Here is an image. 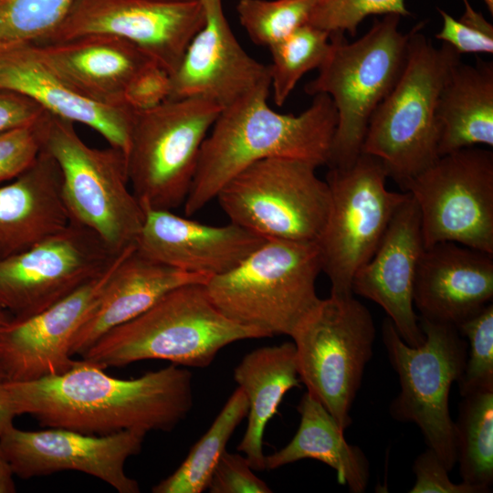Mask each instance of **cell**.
<instances>
[{
    "instance_id": "f35d334b",
    "label": "cell",
    "mask_w": 493,
    "mask_h": 493,
    "mask_svg": "<svg viewBox=\"0 0 493 493\" xmlns=\"http://www.w3.org/2000/svg\"><path fill=\"white\" fill-rule=\"evenodd\" d=\"M206 489L211 493H270L265 481L257 477L246 456L224 452Z\"/></svg>"
},
{
    "instance_id": "ba28073f",
    "label": "cell",
    "mask_w": 493,
    "mask_h": 493,
    "mask_svg": "<svg viewBox=\"0 0 493 493\" xmlns=\"http://www.w3.org/2000/svg\"><path fill=\"white\" fill-rule=\"evenodd\" d=\"M221 110L206 99L182 98L136 111L125 160L142 209L173 211L184 205L202 144Z\"/></svg>"
},
{
    "instance_id": "ee69618b",
    "label": "cell",
    "mask_w": 493,
    "mask_h": 493,
    "mask_svg": "<svg viewBox=\"0 0 493 493\" xmlns=\"http://www.w3.org/2000/svg\"><path fill=\"white\" fill-rule=\"evenodd\" d=\"M11 319V315L5 311L0 310V330ZM0 380H4L3 372L0 366Z\"/></svg>"
},
{
    "instance_id": "30bf717a",
    "label": "cell",
    "mask_w": 493,
    "mask_h": 493,
    "mask_svg": "<svg viewBox=\"0 0 493 493\" xmlns=\"http://www.w3.org/2000/svg\"><path fill=\"white\" fill-rule=\"evenodd\" d=\"M375 334L372 316L361 301L330 294L290 335L300 382L344 431L352 423L351 410Z\"/></svg>"
},
{
    "instance_id": "ffe728a7",
    "label": "cell",
    "mask_w": 493,
    "mask_h": 493,
    "mask_svg": "<svg viewBox=\"0 0 493 493\" xmlns=\"http://www.w3.org/2000/svg\"><path fill=\"white\" fill-rule=\"evenodd\" d=\"M143 210L136 249L172 267L209 278L235 268L266 240L231 222L216 226L172 210Z\"/></svg>"
},
{
    "instance_id": "9c48e42d",
    "label": "cell",
    "mask_w": 493,
    "mask_h": 493,
    "mask_svg": "<svg viewBox=\"0 0 493 493\" xmlns=\"http://www.w3.org/2000/svg\"><path fill=\"white\" fill-rule=\"evenodd\" d=\"M419 325L425 341L412 347L389 318L383 322V341L400 383L389 410L393 419L414 423L427 447L451 471L456 464V446L449 392L465 369L467 343L455 326L420 318Z\"/></svg>"
},
{
    "instance_id": "52a82bcc",
    "label": "cell",
    "mask_w": 493,
    "mask_h": 493,
    "mask_svg": "<svg viewBox=\"0 0 493 493\" xmlns=\"http://www.w3.org/2000/svg\"><path fill=\"white\" fill-rule=\"evenodd\" d=\"M74 124L47 113L41 147L60 170L69 222L88 228L111 253L120 254L135 246L144 220V210L129 188L125 154L112 146L88 145Z\"/></svg>"
},
{
    "instance_id": "8992f818",
    "label": "cell",
    "mask_w": 493,
    "mask_h": 493,
    "mask_svg": "<svg viewBox=\"0 0 493 493\" xmlns=\"http://www.w3.org/2000/svg\"><path fill=\"white\" fill-rule=\"evenodd\" d=\"M321 271L317 243L266 239L205 287L213 304L234 322L269 337H290L321 299L316 291Z\"/></svg>"
},
{
    "instance_id": "60d3db41",
    "label": "cell",
    "mask_w": 493,
    "mask_h": 493,
    "mask_svg": "<svg viewBox=\"0 0 493 493\" xmlns=\"http://www.w3.org/2000/svg\"><path fill=\"white\" fill-rule=\"evenodd\" d=\"M47 113L30 98L0 89V133L34 124Z\"/></svg>"
},
{
    "instance_id": "9a60e30c",
    "label": "cell",
    "mask_w": 493,
    "mask_h": 493,
    "mask_svg": "<svg viewBox=\"0 0 493 493\" xmlns=\"http://www.w3.org/2000/svg\"><path fill=\"white\" fill-rule=\"evenodd\" d=\"M203 23L200 0H76L43 43L111 35L135 45L172 74Z\"/></svg>"
},
{
    "instance_id": "3957f363",
    "label": "cell",
    "mask_w": 493,
    "mask_h": 493,
    "mask_svg": "<svg viewBox=\"0 0 493 493\" xmlns=\"http://www.w3.org/2000/svg\"><path fill=\"white\" fill-rule=\"evenodd\" d=\"M267 337L266 332L237 324L222 314L209 299L205 284H186L106 332L80 357L104 370L143 360L205 368L224 347Z\"/></svg>"
},
{
    "instance_id": "5bb4252c",
    "label": "cell",
    "mask_w": 493,
    "mask_h": 493,
    "mask_svg": "<svg viewBox=\"0 0 493 493\" xmlns=\"http://www.w3.org/2000/svg\"><path fill=\"white\" fill-rule=\"evenodd\" d=\"M118 255L93 232L69 222L29 249L0 260V310L17 320L40 313L100 274Z\"/></svg>"
},
{
    "instance_id": "83f0119b",
    "label": "cell",
    "mask_w": 493,
    "mask_h": 493,
    "mask_svg": "<svg viewBox=\"0 0 493 493\" xmlns=\"http://www.w3.org/2000/svg\"><path fill=\"white\" fill-rule=\"evenodd\" d=\"M299 428L290 442L281 449L265 456L267 469H276L302 459H316L335 470L340 484L351 493L366 490L370 465L363 451L349 444L329 411L309 393L298 405Z\"/></svg>"
},
{
    "instance_id": "8fae6325",
    "label": "cell",
    "mask_w": 493,
    "mask_h": 493,
    "mask_svg": "<svg viewBox=\"0 0 493 493\" xmlns=\"http://www.w3.org/2000/svg\"><path fill=\"white\" fill-rule=\"evenodd\" d=\"M316 169L295 159H263L230 179L215 199L229 222L265 239L317 243L330 194Z\"/></svg>"
},
{
    "instance_id": "7bdbcfd3",
    "label": "cell",
    "mask_w": 493,
    "mask_h": 493,
    "mask_svg": "<svg viewBox=\"0 0 493 493\" xmlns=\"http://www.w3.org/2000/svg\"><path fill=\"white\" fill-rule=\"evenodd\" d=\"M14 476L13 468L0 448V493H14L16 491Z\"/></svg>"
},
{
    "instance_id": "d590c367",
    "label": "cell",
    "mask_w": 493,
    "mask_h": 493,
    "mask_svg": "<svg viewBox=\"0 0 493 493\" xmlns=\"http://www.w3.org/2000/svg\"><path fill=\"white\" fill-rule=\"evenodd\" d=\"M443 26L435 37L464 53H493V26L471 5L456 19L445 10L438 9Z\"/></svg>"
},
{
    "instance_id": "4fadbf2b",
    "label": "cell",
    "mask_w": 493,
    "mask_h": 493,
    "mask_svg": "<svg viewBox=\"0 0 493 493\" xmlns=\"http://www.w3.org/2000/svg\"><path fill=\"white\" fill-rule=\"evenodd\" d=\"M415 201L425 248L455 242L493 254V152L474 147L439 156L402 187Z\"/></svg>"
},
{
    "instance_id": "e575fe53",
    "label": "cell",
    "mask_w": 493,
    "mask_h": 493,
    "mask_svg": "<svg viewBox=\"0 0 493 493\" xmlns=\"http://www.w3.org/2000/svg\"><path fill=\"white\" fill-rule=\"evenodd\" d=\"M409 16L404 0H320L308 24L328 33L354 37L362 21L372 15Z\"/></svg>"
},
{
    "instance_id": "f6af8a7d",
    "label": "cell",
    "mask_w": 493,
    "mask_h": 493,
    "mask_svg": "<svg viewBox=\"0 0 493 493\" xmlns=\"http://www.w3.org/2000/svg\"><path fill=\"white\" fill-rule=\"evenodd\" d=\"M490 14H493V0H483Z\"/></svg>"
},
{
    "instance_id": "b9f144b4",
    "label": "cell",
    "mask_w": 493,
    "mask_h": 493,
    "mask_svg": "<svg viewBox=\"0 0 493 493\" xmlns=\"http://www.w3.org/2000/svg\"><path fill=\"white\" fill-rule=\"evenodd\" d=\"M17 416L5 380H0V435L11 425Z\"/></svg>"
},
{
    "instance_id": "d4e9b609",
    "label": "cell",
    "mask_w": 493,
    "mask_h": 493,
    "mask_svg": "<svg viewBox=\"0 0 493 493\" xmlns=\"http://www.w3.org/2000/svg\"><path fill=\"white\" fill-rule=\"evenodd\" d=\"M68 223L60 170L41 147L26 170L0 186V260L29 249Z\"/></svg>"
},
{
    "instance_id": "4dcf8cb0",
    "label": "cell",
    "mask_w": 493,
    "mask_h": 493,
    "mask_svg": "<svg viewBox=\"0 0 493 493\" xmlns=\"http://www.w3.org/2000/svg\"><path fill=\"white\" fill-rule=\"evenodd\" d=\"M330 47V33L309 24L268 47L270 89L277 106L286 102L306 73L320 67Z\"/></svg>"
},
{
    "instance_id": "7dc6e473",
    "label": "cell",
    "mask_w": 493,
    "mask_h": 493,
    "mask_svg": "<svg viewBox=\"0 0 493 493\" xmlns=\"http://www.w3.org/2000/svg\"><path fill=\"white\" fill-rule=\"evenodd\" d=\"M173 1H184V0H173Z\"/></svg>"
},
{
    "instance_id": "484cf974",
    "label": "cell",
    "mask_w": 493,
    "mask_h": 493,
    "mask_svg": "<svg viewBox=\"0 0 493 493\" xmlns=\"http://www.w3.org/2000/svg\"><path fill=\"white\" fill-rule=\"evenodd\" d=\"M234 379L248 402L247 425L237 450L253 470H263V435L288 391L300 387L293 341L257 348L234 370Z\"/></svg>"
},
{
    "instance_id": "bcb514c9",
    "label": "cell",
    "mask_w": 493,
    "mask_h": 493,
    "mask_svg": "<svg viewBox=\"0 0 493 493\" xmlns=\"http://www.w3.org/2000/svg\"><path fill=\"white\" fill-rule=\"evenodd\" d=\"M462 1L464 3L465 6H469L470 5L468 0H462Z\"/></svg>"
},
{
    "instance_id": "1f68e13d",
    "label": "cell",
    "mask_w": 493,
    "mask_h": 493,
    "mask_svg": "<svg viewBox=\"0 0 493 493\" xmlns=\"http://www.w3.org/2000/svg\"><path fill=\"white\" fill-rule=\"evenodd\" d=\"M76 0H0V51L45 42Z\"/></svg>"
},
{
    "instance_id": "74e56055",
    "label": "cell",
    "mask_w": 493,
    "mask_h": 493,
    "mask_svg": "<svg viewBox=\"0 0 493 493\" xmlns=\"http://www.w3.org/2000/svg\"><path fill=\"white\" fill-rule=\"evenodd\" d=\"M170 94L171 74L154 61H149L130 79L123 100L131 110L144 111L169 100Z\"/></svg>"
},
{
    "instance_id": "4316f807",
    "label": "cell",
    "mask_w": 493,
    "mask_h": 493,
    "mask_svg": "<svg viewBox=\"0 0 493 493\" xmlns=\"http://www.w3.org/2000/svg\"><path fill=\"white\" fill-rule=\"evenodd\" d=\"M439 156L474 147L493 146V63L456 64L436 108Z\"/></svg>"
},
{
    "instance_id": "ac0fdd59",
    "label": "cell",
    "mask_w": 493,
    "mask_h": 493,
    "mask_svg": "<svg viewBox=\"0 0 493 493\" xmlns=\"http://www.w3.org/2000/svg\"><path fill=\"white\" fill-rule=\"evenodd\" d=\"M204 23L171 74L169 99L203 98L222 109L263 86L268 66L250 57L235 37L222 0H200Z\"/></svg>"
},
{
    "instance_id": "44dd1931",
    "label": "cell",
    "mask_w": 493,
    "mask_h": 493,
    "mask_svg": "<svg viewBox=\"0 0 493 493\" xmlns=\"http://www.w3.org/2000/svg\"><path fill=\"white\" fill-rule=\"evenodd\" d=\"M493 299V254L455 242L424 249L414 283L420 319L457 327Z\"/></svg>"
},
{
    "instance_id": "7c38bea8",
    "label": "cell",
    "mask_w": 493,
    "mask_h": 493,
    "mask_svg": "<svg viewBox=\"0 0 493 493\" xmlns=\"http://www.w3.org/2000/svg\"><path fill=\"white\" fill-rule=\"evenodd\" d=\"M387 177L383 162L365 152L351 166L330 168L326 175L330 205L317 245L332 295H353L354 275L372 257L409 194L389 191Z\"/></svg>"
},
{
    "instance_id": "8d00e7d4",
    "label": "cell",
    "mask_w": 493,
    "mask_h": 493,
    "mask_svg": "<svg viewBox=\"0 0 493 493\" xmlns=\"http://www.w3.org/2000/svg\"><path fill=\"white\" fill-rule=\"evenodd\" d=\"M46 116L34 124L0 133V184L15 179L36 160Z\"/></svg>"
},
{
    "instance_id": "2e32d148",
    "label": "cell",
    "mask_w": 493,
    "mask_h": 493,
    "mask_svg": "<svg viewBox=\"0 0 493 493\" xmlns=\"http://www.w3.org/2000/svg\"><path fill=\"white\" fill-rule=\"evenodd\" d=\"M145 435L137 430L86 435L56 427L28 431L13 425L0 435V448L15 475L23 479L74 470L93 476L120 493H138V482L128 477L124 465L141 452Z\"/></svg>"
},
{
    "instance_id": "5b68a950",
    "label": "cell",
    "mask_w": 493,
    "mask_h": 493,
    "mask_svg": "<svg viewBox=\"0 0 493 493\" xmlns=\"http://www.w3.org/2000/svg\"><path fill=\"white\" fill-rule=\"evenodd\" d=\"M398 15L376 19L369 31L349 43L343 33L330 34V47L308 95H328L337 111L328 166H351L362 151L370 119L397 82L405 64L410 31L399 30Z\"/></svg>"
},
{
    "instance_id": "f546056e",
    "label": "cell",
    "mask_w": 493,
    "mask_h": 493,
    "mask_svg": "<svg viewBox=\"0 0 493 493\" xmlns=\"http://www.w3.org/2000/svg\"><path fill=\"white\" fill-rule=\"evenodd\" d=\"M248 402L240 387L230 395L205 435L194 445L180 467L152 488L153 493H201L244 418Z\"/></svg>"
},
{
    "instance_id": "6da1fadb",
    "label": "cell",
    "mask_w": 493,
    "mask_h": 493,
    "mask_svg": "<svg viewBox=\"0 0 493 493\" xmlns=\"http://www.w3.org/2000/svg\"><path fill=\"white\" fill-rule=\"evenodd\" d=\"M5 382L17 415L86 435L169 432L193 406L192 374L173 363L138 378L120 379L81 359L60 374Z\"/></svg>"
},
{
    "instance_id": "cb8c5ba5",
    "label": "cell",
    "mask_w": 493,
    "mask_h": 493,
    "mask_svg": "<svg viewBox=\"0 0 493 493\" xmlns=\"http://www.w3.org/2000/svg\"><path fill=\"white\" fill-rule=\"evenodd\" d=\"M32 45L44 62L74 89L107 105H126L123 94L128 82L152 61L135 45L107 34Z\"/></svg>"
},
{
    "instance_id": "d6986e66",
    "label": "cell",
    "mask_w": 493,
    "mask_h": 493,
    "mask_svg": "<svg viewBox=\"0 0 493 493\" xmlns=\"http://www.w3.org/2000/svg\"><path fill=\"white\" fill-rule=\"evenodd\" d=\"M424 249L419 209L409 194L372 257L354 275L351 286L353 294L384 309L403 341L412 347L425 341L413 301L415 272Z\"/></svg>"
},
{
    "instance_id": "e0dca14e",
    "label": "cell",
    "mask_w": 493,
    "mask_h": 493,
    "mask_svg": "<svg viewBox=\"0 0 493 493\" xmlns=\"http://www.w3.org/2000/svg\"><path fill=\"white\" fill-rule=\"evenodd\" d=\"M130 246L96 277L45 310L26 319L11 318L0 330L4 380L35 381L68 371L76 360L71 344L90 309Z\"/></svg>"
},
{
    "instance_id": "f1b7e54d",
    "label": "cell",
    "mask_w": 493,
    "mask_h": 493,
    "mask_svg": "<svg viewBox=\"0 0 493 493\" xmlns=\"http://www.w3.org/2000/svg\"><path fill=\"white\" fill-rule=\"evenodd\" d=\"M454 424L462 482L488 493L493 485V388L462 396Z\"/></svg>"
},
{
    "instance_id": "836d02e7",
    "label": "cell",
    "mask_w": 493,
    "mask_h": 493,
    "mask_svg": "<svg viewBox=\"0 0 493 493\" xmlns=\"http://www.w3.org/2000/svg\"><path fill=\"white\" fill-rule=\"evenodd\" d=\"M457 330L469 343L465 369L457 381L460 395L493 388V304L463 321Z\"/></svg>"
},
{
    "instance_id": "603a6c76",
    "label": "cell",
    "mask_w": 493,
    "mask_h": 493,
    "mask_svg": "<svg viewBox=\"0 0 493 493\" xmlns=\"http://www.w3.org/2000/svg\"><path fill=\"white\" fill-rule=\"evenodd\" d=\"M210 278L180 270L131 248L78 330L72 356L84 354L102 335L146 311L172 289L186 284H205Z\"/></svg>"
},
{
    "instance_id": "d6a6232c",
    "label": "cell",
    "mask_w": 493,
    "mask_h": 493,
    "mask_svg": "<svg viewBox=\"0 0 493 493\" xmlns=\"http://www.w3.org/2000/svg\"><path fill=\"white\" fill-rule=\"evenodd\" d=\"M320 0H238L236 14L251 41L269 47L309 19Z\"/></svg>"
},
{
    "instance_id": "277c9868",
    "label": "cell",
    "mask_w": 493,
    "mask_h": 493,
    "mask_svg": "<svg viewBox=\"0 0 493 493\" xmlns=\"http://www.w3.org/2000/svg\"><path fill=\"white\" fill-rule=\"evenodd\" d=\"M410 30L404 69L373 111L362 151L379 158L402 187L438 158L436 108L441 89L461 54L446 43L436 47L423 33Z\"/></svg>"
},
{
    "instance_id": "7402d4cb",
    "label": "cell",
    "mask_w": 493,
    "mask_h": 493,
    "mask_svg": "<svg viewBox=\"0 0 493 493\" xmlns=\"http://www.w3.org/2000/svg\"><path fill=\"white\" fill-rule=\"evenodd\" d=\"M0 89L30 98L53 116L93 129L124 154L128 149L136 111L85 97L47 65L32 44L0 51Z\"/></svg>"
},
{
    "instance_id": "ab89813d",
    "label": "cell",
    "mask_w": 493,
    "mask_h": 493,
    "mask_svg": "<svg viewBox=\"0 0 493 493\" xmlns=\"http://www.w3.org/2000/svg\"><path fill=\"white\" fill-rule=\"evenodd\" d=\"M413 471L415 481L410 493H480L464 482H452L449 471L435 452L428 447L415 458Z\"/></svg>"
},
{
    "instance_id": "7a4b0ae2",
    "label": "cell",
    "mask_w": 493,
    "mask_h": 493,
    "mask_svg": "<svg viewBox=\"0 0 493 493\" xmlns=\"http://www.w3.org/2000/svg\"><path fill=\"white\" fill-rule=\"evenodd\" d=\"M263 86L222 109L205 139L194 177L184 203L191 216L215 199L220 189L252 163L271 157L327 165L337 111L326 94H316L299 115L279 113Z\"/></svg>"
}]
</instances>
